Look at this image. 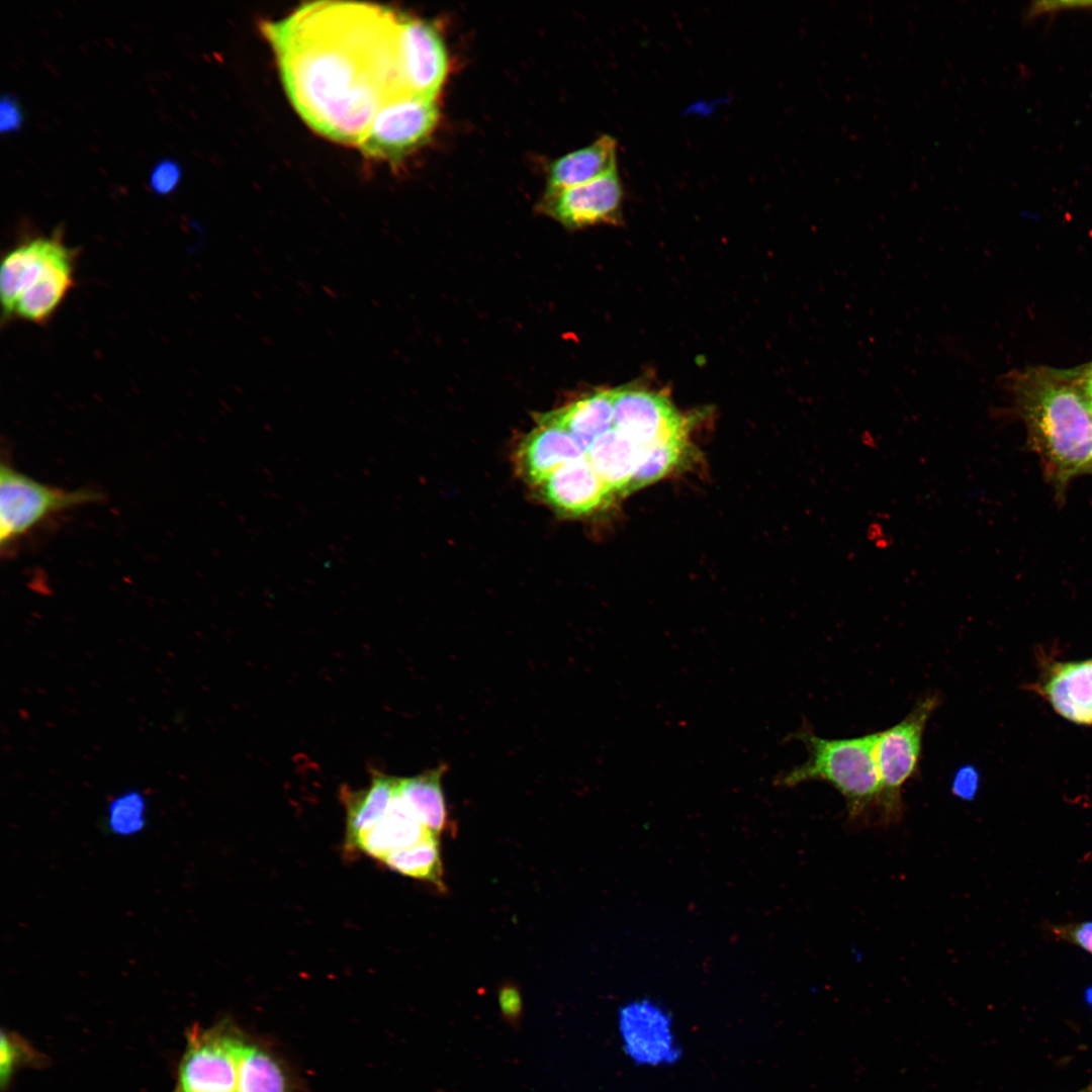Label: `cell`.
<instances>
[{
  "mask_svg": "<svg viewBox=\"0 0 1092 1092\" xmlns=\"http://www.w3.org/2000/svg\"><path fill=\"white\" fill-rule=\"evenodd\" d=\"M622 1051L636 1067L664 1069L677 1064L682 1046L670 1012L649 999L632 1000L618 1012Z\"/></svg>",
  "mask_w": 1092,
  "mask_h": 1092,
  "instance_id": "obj_7",
  "label": "cell"
},
{
  "mask_svg": "<svg viewBox=\"0 0 1092 1092\" xmlns=\"http://www.w3.org/2000/svg\"><path fill=\"white\" fill-rule=\"evenodd\" d=\"M1012 388L1030 443L1056 483L1091 466L1092 415L1080 378L1035 370L1020 374Z\"/></svg>",
  "mask_w": 1092,
  "mask_h": 1092,
  "instance_id": "obj_2",
  "label": "cell"
},
{
  "mask_svg": "<svg viewBox=\"0 0 1092 1092\" xmlns=\"http://www.w3.org/2000/svg\"><path fill=\"white\" fill-rule=\"evenodd\" d=\"M430 834L433 833L395 793L386 814L360 837L357 851L380 861L390 852L411 846Z\"/></svg>",
  "mask_w": 1092,
  "mask_h": 1092,
  "instance_id": "obj_18",
  "label": "cell"
},
{
  "mask_svg": "<svg viewBox=\"0 0 1092 1092\" xmlns=\"http://www.w3.org/2000/svg\"><path fill=\"white\" fill-rule=\"evenodd\" d=\"M1090 8L1092 9V4H1091Z\"/></svg>",
  "mask_w": 1092,
  "mask_h": 1092,
  "instance_id": "obj_36",
  "label": "cell"
},
{
  "mask_svg": "<svg viewBox=\"0 0 1092 1092\" xmlns=\"http://www.w3.org/2000/svg\"><path fill=\"white\" fill-rule=\"evenodd\" d=\"M801 741L809 754L805 762L776 778L777 786L792 788L810 781L831 785L845 799L848 816L857 819L878 808L880 781L875 757V733L828 739L807 725L789 736Z\"/></svg>",
  "mask_w": 1092,
  "mask_h": 1092,
  "instance_id": "obj_3",
  "label": "cell"
},
{
  "mask_svg": "<svg viewBox=\"0 0 1092 1092\" xmlns=\"http://www.w3.org/2000/svg\"><path fill=\"white\" fill-rule=\"evenodd\" d=\"M978 774L972 767H964L956 775L952 792L962 799H972L978 788Z\"/></svg>",
  "mask_w": 1092,
  "mask_h": 1092,
  "instance_id": "obj_31",
  "label": "cell"
},
{
  "mask_svg": "<svg viewBox=\"0 0 1092 1092\" xmlns=\"http://www.w3.org/2000/svg\"><path fill=\"white\" fill-rule=\"evenodd\" d=\"M147 799L139 790H126L107 805L105 830L119 836L141 832L146 826Z\"/></svg>",
  "mask_w": 1092,
  "mask_h": 1092,
  "instance_id": "obj_25",
  "label": "cell"
},
{
  "mask_svg": "<svg viewBox=\"0 0 1092 1092\" xmlns=\"http://www.w3.org/2000/svg\"><path fill=\"white\" fill-rule=\"evenodd\" d=\"M1091 467H1092V463H1091Z\"/></svg>",
  "mask_w": 1092,
  "mask_h": 1092,
  "instance_id": "obj_37",
  "label": "cell"
},
{
  "mask_svg": "<svg viewBox=\"0 0 1092 1092\" xmlns=\"http://www.w3.org/2000/svg\"><path fill=\"white\" fill-rule=\"evenodd\" d=\"M645 450L614 426L600 436L586 452L594 470L613 494L628 493Z\"/></svg>",
  "mask_w": 1092,
  "mask_h": 1092,
  "instance_id": "obj_20",
  "label": "cell"
},
{
  "mask_svg": "<svg viewBox=\"0 0 1092 1092\" xmlns=\"http://www.w3.org/2000/svg\"><path fill=\"white\" fill-rule=\"evenodd\" d=\"M623 188L617 170L594 181L553 193H545L541 210L569 229H580L618 219Z\"/></svg>",
  "mask_w": 1092,
  "mask_h": 1092,
  "instance_id": "obj_11",
  "label": "cell"
},
{
  "mask_svg": "<svg viewBox=\"0 0 1092 1092\" xmlns=\"http://www.w3.org/2000/svg\"><path fill=\"white\" fill-rule=\"evenodd\" d=\"M398 18L380 5L320 1L263 24L284 90L316 132L359 146L383 105L406 95L396 67Z\"/></svg>",
  "mask_w": 1092,
  "mask_h": 1092,
  "instance_id": "obj_1",
  "label": "cell"
},
{
  "mask_svg": "<svg viewBox=\"0 0 1092 1092\" xmlns=\"http://www.w3.org/2000/svg\"><path fill=\"white\" fill-rule=\"evenodd\" d=\"M182 170L177 161L164 159L152 169L149 179L150 188L155 194L172 193L180 184Z\"/></svg>",
  "mask_w": 1092,
  "mask_h": 1092,
  "instance_id": "obj_27",
  "label": "cell"
},
{
  "mask_svg": "<svg viewBox=\"0 0 1092 1092\" xmlns=\"http://www.w3.org/2000/svg\"><path fill=\"white\" fill-rule=\"evenodd\" d=\"M498 1003L504 1019L513 1027H518L522 1015V1000L518 989L512 985L503 986L498 993Z\"/></svg>",
  "mask_w": 1092,
  "mask_h": 1092,
  "instance_id": "obj_29",
  "label": "cell"
},
{
  "mask_svg": "<svg viewBox=\"0 0 1092 1092\" xmlns=\"http://www.w3.org/2000/svg\"><path fill=\"white\" fill-rule=\"evenodd\" d=\"M1083 379L1092 384V366L1083 374Z\"/></svg>",
  "mask_w": 1092,
  "mask_h": 1092,
  "instance_id": "obj_34",
  "label": "cell"
},
{
  "mask_svg": "<svg viewBox=\"0 0 1092 1092\" xmlns=\"http://www.w3.org/2000/svg\"><path fill=\"white\" fill-rule=\"evenodd\" d=\"M615 170L617 143L605 134L552 161L547 169L545 193L585 184Z\"/></svg>",
  "mask_w": 1092,
  "mask_h": 1092,
  "instance_id": "obj_16",
  "label": "cell"
},
{
  "mask_svg": "<svg viewBox=\"0 0 1092 1092\" xmlns=\"http://www.w3.org/2000/svg\"><path fill=\"white\" fill-rule=\"evenodd\" d=\"M535 486L552 509L571 517L587 515L614 495L587 457L561 466Z\"/></svg>",
  "mask_w": 1092,
  "mask_h": 1092,
  "instance_id": "obj_12",
  "label": "cell"
},
{
  "mask_svg": "<svg viewBox=\"0 0 1092 1092\" xmlns=\"http://www.w3.org/2000/svg\"><path fill=\"white\" fill-rule=\"evenodd\" d=\"M447 769L445 763L411 777L398 778L396 794L416 813L422 824L433 834L439 835L447 826L448 811L442 789V778Z\"/></svg>",
  "mask_w": 1092,
  "mask_h": 1092,
  "instance_id": "obj_22",
  "label": "cell"
},
{
  "mask_svg": "<svg viewBox=\"0 0 1092 1092\" xmlns=\"http://www.w3.org/2000/svg\"><path fill=\"white\" fill-rule=\"evenodd\" d=\"M613 426L644 450L686 438L687 422L664 396L636 388L614 389Z\"/></svg>",
  "mask_w": 1092,
  "mask_h": 1092,
  "instance_id": "obj_10",
  "label": "cell"
},
{
  "mask_svg": "<svg viewBox=\"0 0 1092 1092\" xmlns=\"http://www.w3.org/2000/svg\"><path fill=\"white\" fill-rule=\"evenodd\" d=\"M75 252L62 238L17 300L13 315L34 324L46 323L74 284Z\"/></svg>",
  "mask_w": 1092,
  "mask_h": 1092,
  "instance_id": "obj_14",
  "label": "cell"
},
{
  "mask_svg": "<svg viewBox=\"0 0 1092 1092\" xmlns=\"http://www.w3.org/2000/svg\"><path fill=\"white\" fill-rule=\"evenodd\" d=\"M17 1053L18 1050L15 1042L9 1036L2 1033L0 1057V1076L2 1085L6 1083L14 1068L17 1061Z\"/></svg>",
  "mask_w": 1092,
  "mask_h": 1092,
  "instance_id": "obj_32",
  "label": "cell"
},
{
  "mask_svg": "<svg viewBox=\"0 0 1092 1092\" xmlns=\"http://www.w3.org/2000/svg\"><path fill=\"white\" fill-rule=\"evenodd\" d=\"M395 56L403 92L436 99L448 72L446 46L436 26L399 14Z\"/></svg>",
  "mask_w": 1092,
  "mask_h": 1092,
  "instance_id": "obj_9",
  "label": "cell"
},
{
  "mask_svg": "<svg viewBox=\"0 0 1092 1092\" xmlns=\"http://www.w3.org/2000/svg\"><path fill=\"white\" fill-rule=\"evenodd\" d=\"M1081 379L1082 391L1087 403V406L1092 415V384L1087 382L1083 377Z\"/></svg>",
  "mask_w": 1092,
  "mask_h": 1092,
  "instance_id": "obj_33",
  "label": "cell"
},
{
  "mask_svg": "<svg viewBox=\"0 0 1092 1092\" xmlns=\"http://www.w3.org/2000/svg\"><path fill=\"white\" fill-rule=\"evenodd\" d=\"M397 779L374 771L369 786L353 791L341 790L346 809L345 851L355 854L360 837L371 829L387 812L396 793Z\"/></svg>",
  "mask_w": 1092,
  "mask_h": 1092,
  "instance_id": "obj_17",
  "label": "cell"
},
{
  "mask_svg": "<svg viewBox=\"0 0 1092 1092\" xmlns=\"http://www.w3.org/2000/svg\"><path fill=\"white\" fill-rule=\"evenodd\" d=\"M613 403L614 389L600 390L543 416L564 428L587 452L613 427Z\"/></svg>",
  "mask_w": 1092,
  "mask_h": 1092,
  "instance_id": "obj_21",
  "label": "cell"
},
{
  "mask_svg": "<svg viewBox=\"0 0 1092 1092\" xmlns=\"http://www.w3.org/2000/svg\"><path fill=\"white\" fill-rule=\"evenodd\" d=\"M1046 930L1061 941L1075 944L1092 954V922L1051 924Z\"/></svg>",
  "mask_w": 1092,
  "mask_h": 1092,
  "instance_id": "obj_28",
  "label": "cell"
},
{
  "mask_svg": "<svg viewBox=\"0 0 1092 1092\" xmlns=\"http://www.w3.org/2000/svg\"><path fill=\"white\" fill-rule=\"evenodd\" d=\"M238 1092H288L281 1064L271 1053L247 1040L240 1062Z\"/></svg>",
  "mask_w": 1092,
  "mask_h": 1092,
  "instance_id": "obj_24",
  "label": "cell"
},
{
  "mask_svg": "<svg viewBox=\"0 0 1092 1092\" xmlns=\"http://www.w3.org/2000/svg\"><path fill=\"white\" fill-rule=\"evenodd\" d=\"M0 129L12 133L23 123V112L17 99L9 94L3 95L0 102Z\"/></svg>",
  "mask_w": 1092,
  "mask_h": 1092,
  "instance_id": "obj_30",
  "label": "cell"
},
{
  "mask_svg": "<svg viewBox=\"0 0 1092 1092\" xmlns=\"http://www.w3.org/2000/svg\"><path fill=\"white\" fill-rule=\"evenodd\" d=\"M585 457V449L564 428L543 415L517 451L518 469L533 485L561 466Z\"/></svg>",
  "mask_w": 1092,
  "mask_h": 1092,
  "instance_id": "obj_13",
  "label": "cell"
},
{
  "mask_svg": "<svg viewBox=\"0 0 1092 1092\" xmlns=\"http://www.w3.org/2000/svg\"><path fill=\"white\" fill-rule=\"evenodd\" d=\"M246 1040L234 1029L194 1028L179 1070V1092H238Z\"/></svg>",
  "mask_w": 1092,
  "mask_h": 1092,
  "instance_id": "obj_8",
  "label": "cell"
},
{
  "mask_svg": "<svg viewBox=\"0 0 1092 1092\" xmlns=\"http://www.w3.org/2000/svg\"><path fill=\"white\" fill-rule=\"evenodd\" d=\"M939 703L937 694H929L921 698L902 721L875 733L880 781L878 808L886 825L902 817V788L919 769L925 726Z\"/></svg>",
  "mask_w": 1092,
  "mask_h": 1092,
  "instance_id": "obj_4",
  "label": "cell"
},
{
  "mask_svg": "<svg viewBox=\"0 0 1092 1092\" xmlns=\"http://www.w3.org/2000/svg\"><path fill=\"white\" fill-rule=\"evenodd\" d=\"M91 489H64L39 482L7 463L0 467V544L8 547L50 517L95 503Z\"/></svg>",
  "mask_w": 1092,
  "mask_h": 1092,
  "instance_id": "obj_5",
  "label": "cell"
},
{
  "mask_svg": "<svg viewBox=\"0 0 1092 1092\" xmlns=\"http://www.w3.org/2000/svg\"><path fill=\"white\" fill-rule=\"evenodd\" d=\"M438 119L435 98H394L378 111L358 147L367 157L399 162L427 143Z\"/></svg>",
  "mask_w": 1092,
  "mask_h": 1092,
  "instance_id": "obj_6",
  "label": "cell"
},
{
  "mask_svg": "<svg viewBox=\"0 0 1092 1092\" xmlns=\"http://www.w3.org/2000/svg\"><path fill=\"white\" fill-rule=\"evenodd\" d=\"M61 236L39 237L25 241L4 257L0 271V297L3 317L13 315L18 298L32 282Z\"/></svg>",
  "mask_w": 1092,
  "mask_h": 1092,
  "instance_id": "obj_19",
  "label": "cell"
},
{
  "mask_svg": "<svg viewBox=\"0 0 1092 1092\" xmlns=\"http://www.w3.org/2000/svg\"><path fill=\"white\" fill-rule=\"evenodd\" d=\"M1031 689L1063 718L1092 725V659L1055 662Z\"/></svg>",
  "mask_w": 1092,
  "mask_h": 1092,
  "instance_id": "obj_15",
  "label": "cell"
},
{
  "mask_svg": "<svg viewBox=\"0 0 1092 1092\" xmlns=\"http://www.w3.org/2000/svg\"><path fill=\"white\" fill-rule=\"evenodd\" d=\"M1077 1092H1092V1084L1078 1090Z\"/></svg>",
  "mask_w": 1092,
  "mask_h": 1092,
  "instance_id": "obj_35",
  "label": "cell"
},
{
  "mask_svg": "<svg viewBox=\"0 0 1092 1092\" xmlns=\"http://www.w3.org/2000/svg\"><path fill=\"white\" fill-rule=\"evenodd\" d=\"M391 871L445 890L438 836L430 834L421 841L395 850L380 860Z\"/></svg>",
  "mask_w": 1092,
  "mask_h": 1092,
  "instance_id": "obj_23",
  "label": "cell"
},
{
  "mask_svg": "<svg viewBox=\"0 0 1092 1092\" xmlns=\"http://www.w3.org/2000/svg\"><path fill=\"white\" fill-rule=\"evenodd\" d=\"M686 438L655 444L646 449L633 475L628 493L656 481L678 461Z\"/></svg>",
  "mask_w": 1092,
  "mask_h": 1092,
  "instance_id": "obj_26",
  "label": "cell"
}]
</instances>
